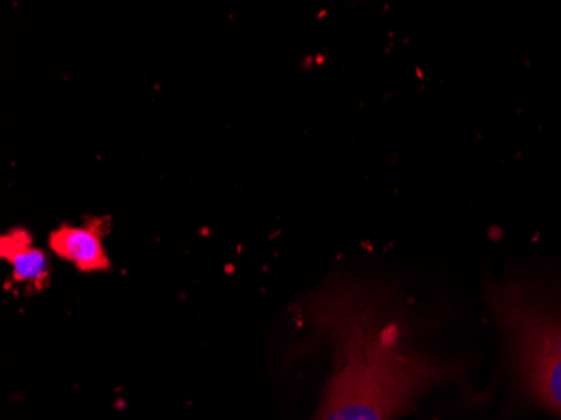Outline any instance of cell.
Returning <instances> with one entry per match:
<instances>
[{"mask_svg":"<svg viewBox=\"0 0 561 420\" xmlns=\"http://www.w3.org/2000/svg\"><path fill=\"white\" fill-rule=\"evenodd\" d=\"M310 315L335 349L317 420H397L459 377L454 363L417 349L397 313L364 290H328Z\"/></svg>","mask_w":561,"mask_h":420,"instance_id":"1","label":"cell"},{"mask_svg":"<svg viewBox=\"0 0 561 420\" xmlns=\"http://www.w3.org/2000/svg\"><path fill=\"white\" fill-rule=\"evenodd\" d=\"M0 254L12 266L14 283L41 287L49 280V259L43 249L36 248L31 234L14 229L0 239Z\"/></svg>","mask_w":561,"mask_h":420,"instance_id":"4","label":"cell"},{"mask_svg":"<svg viewBox=\"0 0 561 420\" xmlns=\"http://www.w3.org/2000/svg\"><path fill=\"white\" fill-rule=\"evenodd\" d=\"M105 234V219H90L83 226L62 224L55 232H50L49 248L81 273L105 271L110 268V258L103 242Z\"/></svg>","mask_w":561,"mask_h":420,"instance_id":"3","label":"cell"},{"mask_svg":"<svg viewBox=\"0 0 561 420\" xmlns=\"http://www.w3.org/2000/svg\"><path fill=\"white\" fill-rule=\"evenodd\" d=\"M488 303L523 394L561 419V299L507 280L490 287Z\"/></svg>","mask_w":561,"mask_h":420,"instance_id":"2","label":"cell"}]
</instances>
